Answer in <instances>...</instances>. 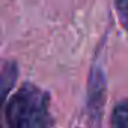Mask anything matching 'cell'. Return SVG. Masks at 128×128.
<instances>
[{
    "mask_svg": "<svg viewBox=\"0 0 128 128\" xmlns=\"http://www.w3.org/2000/svg\"><path fill=\"white\" fill-rule=\"evenodd\" d=\"M8 128H51L50 94L33 83H24L5 107Z\"/></svg>",
    "mask_w": 128,
    "mask_h": 128,
    "instance_id": "cell-1",
    "label": "cell"
},
{
    "mask_svg": "<svg viewBox=\"0 0 128 128\" xmlns=\"http://www.w3.org/2000/svg\"><path fill=\"white\" fill-rule=\"evenodd\" d=\"M104 95H106V80L102 71L95 66L90 72L89 77V84H88V114L92 122H100L101 113H102V106H104Z\"/></svg>",
    "mask_w": 128,
    "mask_h": 128,
    "instance_id": "cell-2",
    "label": "cell"
},
{
    "mask_svg": "<svg viewBox=\"0 0 128 128\" xmlns=\"http://www.w3.org/2000/svg\"><path fill=\"white\" fill-rule=\"evenodd\" d=\"M18 77V66L14 60L6 62L0 70V128H3L2 125V110L5 107L6 98L9 92L12 90L15 82Z\"/></svg>",
    "mask_w": 128,
    "mask_h": 128,
    "instance_id": "cell-3",
    "label": "cell"
},
{
    "mask_svg": "<svg viewBox=\"0 0 128 128\" xmlns=\"http://www.w3.org/2000/svg\"><path fill=\"white\" fill-rule=\"evenodd\" d=\"M110 122L113 128H128V100L120 101L114 106Z\"/></svg>",
    "mask_w": 128,
    "mask_h": 128,
    "instance_id": "cell-4",
    "label": "cell"
},
{
    "mask_svg": "<svg viewBox=\"0 0 128 128\" xmlns=\"http://www.w3.org/2000/svg\"><path fill=\"white\" fill-rule=\"evenodd\" d=\"M116 8L124 27L128 29V0H116Z\"/></svg>",
    "mask_w": 128,
    "mask_h": 128,
    "instance_id": "cell-5",
    "label": "cell"
}]
</instances>
